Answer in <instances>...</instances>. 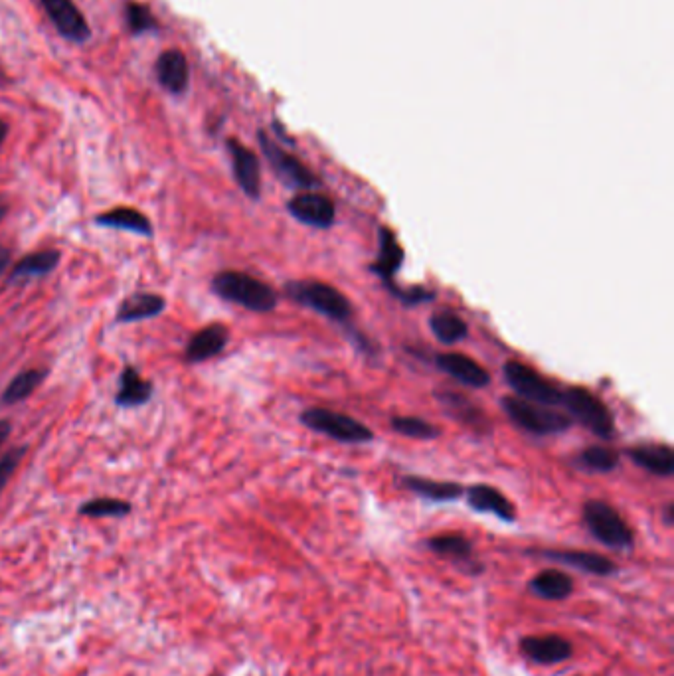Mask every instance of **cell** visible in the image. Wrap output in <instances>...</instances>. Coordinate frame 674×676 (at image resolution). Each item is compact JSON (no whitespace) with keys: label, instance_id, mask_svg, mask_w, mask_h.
I'll return each mask as SVG.
<instances>
[{"label":"cell","instance_id":"cell-36","mask_svg":"<svg viewBox=\"0 0 674 676\" xmlns=\"http://www.w3.org/2000/svg\"><path fill=\"white\" fill-rule=\"evenodd\" d=\"M10 433H12V423H10V420H0V447L8 441V437H10Z\"/></svg>","mask_w":674,"mask_h":676},{"label":"cell","instance_id":"cell-1","mask_svg":"<svg viewBox=\"0 0 674 676\" xmlns=\"http://www.w3.org/2000/svg\"><path fill=\"white\" fill-rule=\"evenodd\" d=\"M210 285L220 299L253 313H271L279 303V295L269 283L244 271H220L212 277Z\"/></svg>","mask_w":674,"mask_h":676},{"label":"cell","instance_id":"cell-12","mask_svg":"<svg viewBox=\"0 0 674 676\" xmlns=\"http://www.w3.org/2000/svg\"><path fill=\"white\" fill-rule=\"evenodd\" d=\"M522 655L536 665H560L572 659L574 647L562 635H530L520 641Z\"/></svg>","mask_w":674,"mask_h":676},{"label":"cell","instance_id":"cell-13","mask_svg":"<svg viewBox=\"0 0 674 676\" xmlns=\"http://www.w3.org/2000/svg\"><path fill=\"white\" fill-rule=\"evenodd\" d=\"M40 2L48 18L54 22V26L64 38L78 42V44H82L89 38L91 34L89 24L74 0H40Z\"/></svg>","mask_w":674,"mask_h":676},{"label":"cell","instance_id":"cell-28","mask_svg":"<svg viewBox=\"0 0 674 676\" xmlns=\"http://www.w3.org/2000/svg\"><path fill=\"white\" fill-rule=\"evenodd\" d=\"M435 398L441 402V406H443V408L449 412V416H453L455 420L465 423V425L471 427V429L485 431L487 416H485L471 400H467L463 394L445 390V392H437Z\"/></svg>","mask_w":674,"mask_h":676},{"label":"cell","instance_id":"cell-29","mask_svg":"<svg viewBox=\"0 0 674 676\" xmlns=\"http://www.w3.org/2000/svg\"><path fill=\"white\" fill-rule=\"evenodd\" d=\"M429 329L433 337L443 344H457L469 335L467 323L455 311H449V309L435 311L429 317Z\"/></svg>","mask_w":674,"mask_h":676},{"label":"cell","instance_id":"cell-22","mask_svg":"<svg viewBox=\"0 0 674 676\" xmlns=\"http://www.w3.org/2000/svg\"><path fill=\"white\" fill-rule=\"evenodd\" d=\"M467 495V505L473 508L475 512L481 514H493L503 522H514L516 520V508L506 499L505 495L485 483H477L471 485L469 489H465Z\"/></svg>","mask_w":674,"mask_h":676},{"label":"cell","instance_id":"cell-30","mask_svg":"<svg viewBox=\"0 0 674 676\" xmlns=\"http://www.w3.org/2000/svg\"><path fill=\"white\" fill-rule=\"evenodd\" d=\"M619 461L621 455L607 445H590L574 459L576 467L588 473H611L619 467Z\"/></svg>","mask_w":674,"mask_h":676},{"label":"cell","instance_id":"cell-18","mask_svg":"<svg viewBox=\"0 0 674 676\" xmlns=\"http://www.w3.org/2000/svg\"><path fill=\"white\" fill-rule=\"evenodd\" d=\"M167 309V299L159 293H147L139 291L129 297H125L115 313V323L117 325H129V323H139V321H151L163 315Z\"/></svg>","mask_w":674,"mask_h":676},{"label":"cell","instance_id":"cell-16","mask_svg":"<svg viewBox=\"0 0 674 676\" xmlns=\"http://www.w3.org/2000/svg\"><path fill=\"white\" fill-rule=\"evenodd\" d=\"M228 153L232 159V170H234V178L238 182V186L242 188V192L252 198V200H259L261 196V165L259 159L255 157L252 149H248L246 145H242L236 139H230L228 143Z\"/></svg>","mask_w":674,"mask_h":676},{"label":"cell","instance_id":"cell-2","mask_svg":"<svg viewBox=\"0 0 674 676\" xmlns=\"http://www.w3.org/2000/svg\"><path fill=\"white\" fill-rule=\"evenodd\" d=\"M285 293L291 301L307 307L335 323H348L352 319V303L348 297L338 291L337 287L315 281V279H299L285 283Z\"/></svg>","mask_w":674,"mask_h":676},{"label":"cell","instance_id":"cell-33","mask_svg":"<svg viewBox=\"0 0 674 676\" xmlns=\"http://www.w3.org/2000/svg\"><path fill=\"white\" fill-rule=\"evenodd\" d=\"M125 18H127V26L131 28L133 34H145L151 30H157V20L151 14V10L143 4H129L125 8Z\"/></svg>","mask_w":674,"mask_h":676},{"label":"cell","instance_id":"cell-31","mask_svg":"<svg viewBox=\"0 0 674 676\" xmlns=\"http://www.w3.org/2000/svg\"><path fill=\"white\" fill-rule=\"evenodd\" d=\"M390 427L404 437L422 439V441L437 439L441 435V429L437 425H433L423 418H416V416H394L390 420Z\"/></svg>","mask_w":674,"mask_h":676},{"label":"cell","instance_id":"cell-3","mask_svg":"<svg viewBox=\"0 0 674 676\" xmlns=\"http://www.w3.org/2000/svg\"><path fill=\"white\" fill-rule=\"evenodd\" d=\"M582 514L586 528L599 544L619 552H629L633 548L635 544L633 530L629 528L625 518L617 512V508L611 507L605 501L591 499L584 505Z\"/></svg>","mask_w":674,"mask_h":676},{"label":"cell","instance_id":"cell-21","mask_svg":"<svg viewBox=\"0 0 674 676\" xmlns=\"http://www.w3.org/2000/svg\"><path fill=\"white\" fill-rule=\"evenodd\" d=\"M60 261H62V252L54 250V248L24 255L22 259H18V263L12 265L6 283L8 285H20V283H26V281H32V279L48 277L50 273H54L58 269Z\"/></svg>","mask_w":674,"mask_h":676},{"label":"cell","instance_id":"cell-15","mask_svg":"<svg viewBox=\"0 0 674 676\" xmlns=\"http://www.w3.org/2000/svg\"><path fill=\"white\" fill-rule=\"evenodd\" d=\"M538 556L550 562L574 568L578 572L597 576V578H607L617 572V566L613 560H609L603 554H595L588 550H542L538 552Z\"/></svg>","mask_w":674,"mask_h":676},{"label":"cell","instance_id":"cell-11","mask_svg":"<svg viewBox=\"0 0 674 676\" xmlns=\"http://www.w3.org/2000/svg\"><path fill=\"white\" fill-rule=\"evenodd\" d=\"M435 364H437L439 370H443L447 376H451L453 380H457L463 386L483 390L491 384L489 370L463 352L437 354Z\"/></svg>","mask_w":674,"mask_h":676},{"label":"cell","instance_id":"cell-7","mask_svg":"<svg viewBox=\"0 0 674 676\" xmlns=\"http://www.w3.org/2000/svg\"><path fill=\"white\" fill-rule=\"evenodd\" d=\"M506 384L514 390V394L526 402L542 404V406H560L562 390L542 376L538 370L530 368L524 362L508 360L503 368Z\"/></svg>","mask_w":674,"mask_h":676},{"label":"cell","instance_id":"cell-23","mask_svg":"<svg viewBox=\"0 0 674 676\" xmlns=\"http://www.w3.org/2000/svg\"><path fill=\"white\" fill-rule=\"evenodd\" d=\"M627 453L637 467L649 471L655 477L669 479L674 475L673 447L667 443H643L631 447Z\"/></svg>","mask_w":674,"mask_h":676},{"label":"cell","instance_id":"cell-17","mask_svg":"<svg viewBox=\"0 0 674 676\" xmlns=\"http://www.w3.org/2000/svg\"><path fill=\"white\" fill-rule=\"evenodd\" d=\"M406 252L396 236V232L388 226L378 228V257L372 263V273L378 275L386 285L394 283V277L402 269Z\"/></svg>","mask_w":674,"mask_h":676},{"label":"cell","instance_id":"cell-8","mask_svg":"<svg viewBox=\"0 0 674 676\" xmlns=\"http://www.w3.org/2000/svg\"><path fill=\"white\" fill-rule=\"evenodd\" d=\"M259 145H261V151H263V155H265L267 163L271 165L273 172L289 188L311 190V188H317L321 184L313 170L307 169L297 157L289 155L285 149H281L277 143H273L263 131L259 133Z\"/></svg>","mask_w":674,"mask_h":676},{"label":"cell","instance_id":"cell-6","mask_svg":"<svg viewBox=\"0 0 674 676\" xmlns=\"http://www.w3.org/2000/svg\"><path fill=\"white\" fill-rule=\"evenodd\" d=\"M299 420L307 429L327 435L340 443L358 445V443H370L374 439V431L366 423L358 422L348 414L335 412L329 408H319V406L307 408Z\"/></svg>","mask_w":674,"mask_h":676},{"label":"cell","instance_id":"cell-32","mask_svg":"<svg viewBox=\"0 0 674 676\" xmlns=\"http://www.w3.org/2000/svg\"><path fill=\"white\" fill-rule=\"evenodd\" d=\"M131 503L121 501V499H111V497H99L91 499L80 507V514L87 518H125L131 514Z\"/></svg>","mask_w":674,"mask_h":676},{"label":"cell","instance_id":"cell-37","mask_svg":"<svg viewBox=\"0 0 674 676\" xmlns=\"http://www.w3.org/2000/svg\"><path fill=\"white\" fill-rule=\"evenodd\" d=\"M10 261H12V252H10L8 248H0V277H2L4 271L8 269Z\"/></svg>","mask_w":674,"mask_h":676},{"label":"cell","instance_id":"cell-19","mask_svg":"<svg viewBox=\"0 0 674 676\" xmlns=\"http://www.w3.org/2000/svg\"><path fill=\"white\" fill-rule=\"evenodd\" d=\"M153 396H155L153 382L143 378L141 372L133 364H127L119 376V388L113 398L115 406L125 408V410L141 408V406H147L153 400Z\"/></svg>","mask_w":674,"mask_h":676},{"label":"cell","instance_id":"cell-14","mask_svg":"<svg viewBox=\"0 0 674 676\" xmlns=\"http://www.w3.org/2000/svg\"><path fill=\"white\" fill-rule=\"evenodd\" d=\"M230 342V329L222 323H212L188 338L184 360L188 364H202L220 356Z\"/></svg>","mask_w":674,"mask_h":676},{"label":"cell","instance_id":"cell-38","mask_svg":"<svg viewBox=\"0 0 674 676\" xmlns=\"http://www.w3.org/2000/svg\"><path fill=\"white\" fill-rule=\"evenodd\" d=\"M673 512H674V505L673 503H669L667 505V508H665V522H667V526H673Z\"/></svg>","mask_w":674,"mask_h":676},{"label":"cell","instance_id":"cell-34","mask_svg":"<svg viewBox=\"0 0 674 676\" xmlns=\"http://www.w3.org/2000/svg\"><path fill=\"white\" fill-rule=\"evenodd\" d=\"M26 453H28V445H20V447H12L10 451H6L0 457V493L6 489L8 481L12 479L16 469L20 467Z\"/></svg>","mask_w":674,"mask_h":676},{"label":"cell","instance_id":"cell-10","mask_svg":"<svg viewBox=\"0 0 674 676\" xmlns=\"http://www.w3.org/2000/svg\"><path fill=\"white\" fill-rule=\"evenodd\" d=\"M427 548L457 564L461 570H465L469 576H481L485 572L483 564L475 558V552H473V544L469 538H465L463 534H439V536H431L427 542Z\"/></svg>","mask_w":674,"mask_h":676},{"label":"cell","instance_id":"cell-25","mask_svg":"<svg viewBox=\"0 0 674 676\" xmlns=\"http://www.w3.org/2000/svg\"><path fill=\"white\" fill-rule=\"evenodd\" d=\"M157 78L170 93H182L188 87L190 68L180 50H167L157 60Z\"/></svg>","mask_w":674,"mask_h":676},{"label":"cell","instance_id":"cell-39","mask_svg":"<svg viewBox=\"0 0 674 676\" xmlns=\"http://www.w3.org/2000/svg\"><path fill=\"white\" fill-rule=\"evenodd\" d=\"M6 212H8V202H6V198L0 194V222L6 218Z\"/></svg>","mask_w":674,"mask_h":676},{"label":"cell","instance_id":"cell-24","mask_svg":"<svg viewBox=\"0 0 674 676\" xmlns=\"http://www.w3.org/2000/svg\"><path fill=\"white\" fill-rule=\"evenodd\" d=\"M402 485L429 503H453L465 495V487L453 481H433L425 477L408 475L402 479Z\"/></svg>","mask_w":674,"mask_h":676},{"label":"cell","instance_id":"cell-40","mask_svg":"<svg viewBox=\"0 0 674 676\" xmlns=\"http://www.w3.org/2000/svg\"><path fill=\"white\" fill-rule=\"evenodd\" d=\"M6 137H8V125L4 121H0V145L6 141Z\"/></svg>","mask_w":674,"mask_h":676},{"label":"cell","instance_id":"cell-4","mask_svg":"<svg viewBox=\"0 0 674 676\" xmlns=\"http://www.w3.org/2000/svg\"><path fill=\"white\" fill-rule=\"evenodd\" d=\"M501 404L510 422L532 435H556L568 431L574 425L570 416L556 412L550 406L526 402L518 396H506Z\"/></svg>","mask_w":674,"mask_h":676},{"label":"cell","instance_id":"cell-27","mask_svg":"<svg viewBox=\"0 0 674 676\" xmlns=\"http://www.w3.org/2000/svg\"><path fill=\"white\" fill-rule=\"evenodd\" d=\"M48 368H26L22 372H18L4 388L0 402L4 406H14L20 404L24 400H28L48 378Z\"/></svg>","mask_w":674,"mask_h":676},{"label":"cell","instance_id":"cell-9","mask_svg":"<svg viewBox=\"0 0 674 676\" xmlns=\"http://www.w3.org/2000/svg\"><path fill=\"white\" fill-rule=\"evenodd\" d=\"M287 212L303 226L329 230L337 220V206L327 194L301 192L287 202Z\"/></svg>","mask_w":674,"mask_h":676},{"label":"cell","instance_id":"cell-35","mask_svg":"<svg viewBox=\"0 0 674 676\" xmlns=\"http://www.w3.org/2000/svg\"><path fill=\"white\" fill-rule=\"evenodd\" d=\"M388 291L398 297L404 305H420V303H427L435 299V293L425 289V287H398L396 283L386 285Z\"/></svg>","mask_w":674,"mask_h":676},{"label":"cell","instance_id":"cell-26","mask_svg":"<svg viewBox=\"0 0 674 676\" xmlns=\"http://www.w3.org/2000/svg\"><path fill=\"white\" fill-rule=\"evenodd\" d=\"M528 592L546 601H564L574 593V580L562 570H544L528 582Z\"/></svg>","mask_w":674,"mask_h":676},{"label":"cell","instance_id":"cell-20","mask_svg":"<svg viewBox=\"0 0 674 676\" xmlns=\"http://www.w3.org/2000/svg\"><path fill=\"white\" fill-rule=\"evenodd\" d=\"M93 222L101 228L129 232V234H135V236H141V238H153L155 236V226H153L151 218L145 212H141L137 208H129V206L105 210L103 214L95 216Z\"/></svg>","mask_w":674,"mask_h":676},{"label":"cell","instance_id":"cell-5","mask_svg":"<svg viewBox=\"0 0 674 676\" xmlns=\"http://www.w3.org/2000/svg\"><path fill=\"white\" fill-rule=\"evenodd\" d=\"M560 406L568 410V416L588 427L599 439H611L615 435V420L611 410L590 390L582 386H572L562 390Z\"/></svg>","mask_w":674,"mask_h":676}]
</instances>
